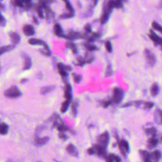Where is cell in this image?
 Masks as SVG:
<instances>
[{"mask_svg": "<svg viewBox=\"0 0 162 162\" xmlns=\"http://www.w3.org/2000/svg\"><path fill=\"white\" fill-rule=\"evenodd\" d=\"M144 56H145L147 64L149 67H153L156 62V58L155 55L151 50L148 49H146L144 50Z\"/></svg>", "mask_w": 162, "mask_h": 162, "instance_id": "cell-1", "label": "cell"}, {"mask_svg": "<svg viewBox=\"0 0 162 162\" xmlns=\"http://www.w3.org/2000/svg\"><path fill=\"white\" fill-rule=\"evenodd\" d=\"M21 94L22 93H21L20 90L17 86H15L9 88L8 89L5 91V95L8 98H15L19 97L21 95Z\"/></svg>", "mask_w": 162, "mask_h": 162, "instance_id": "cell-2", "label": "cell"}, {"mask_svg": "<svg viewBox=\"0 0 162 162\" xmlns=\"http://www.w3.org/2000/svg\"><path fill=\"white\" fill-rule=\"evenodd\" d=\"M124 97V92L120 88L116 87L113 89V96L112 101L113 103H120Z\"/></svg>", "mask_w": 162, "mask_h": 162, "instance_id": "cell-3", "label": "cell"}, {"mask_svg": "<svg viewBox=\"0 0 162 162\" xmlns=\"http://www.w3.org/2000/svg\"><path fill=\"white\" fill-rule=\"evenodd\" d=\"M57 68H58L60 74L62 77L63 80H65V79L68 77V74L67 72L70 71L72 70V67H70V66L65 65L63 63H58L57 64Z\"/></svg>", "mask_w": 162, "mask_h": 162, "instance_id": "cell-4", "label": "cell"}, {"mask_svg": "<svg viewBox=\"0 0 162 162\" xmlns=\"http://www.w3.org/2000/svg\"><path fill=\"white\" fill-rule=\"evenodd\" d=\"M109 140H110V135H109L108 132L106 131L105 132H104L98 137V144L104 147V148H107L109 143Z\"/></svg>", "mask_w": 162, "mask_h": 162, "instance_id": "cell-5", "label": "cell"}, {"mask_svg": "<svg viewBox=\"0 0 162 162\" xmlns=\"http://www.w3.org/2000/svg\"><path fill=\"white\" fill-rule=\"evenodd\" d=\"M119 143V146L120 151L123 156H125V153H129L130 152V146L128 142L125 139H121L120 141L118 140Z\"/></svg>", "mask_w": 162, "mask_h": 162, "instance_id": "cell-6", "label": "cell"}, {"mask_svg": "<svg viewBox=\"0 0 162 162\" xmlns=\"http://www.w3.org/2000/svg\"><path fill=\"white\" fill-rule=\"evenodd\" d=\"M93 148L96 151V154H97L99 157L102 158H106L107 156V148L99 145V144H95L93 146Z\"/></svg>", "mask_w": 162, "mask_h": 162, "instance_id": "cell-7", "label": "cell"}, {"mask_svg": "<svg viewBox=\"0 0 162 162\" xmlns=\"http://www.w3.org/2000/svg\"><path fill=\"white\" fill-rule=\"evenodd\" d=\"M149 38L153 41L155 45L158 46L160 45L161 47H162V38L159 37L157 34H155L152 30H150V34H149Z\"/></svg>", "mask_w": 162, "mask_h": 162, "instance_id": "cell-8", "label": "cell"}, {"mask_svg": "<svg viewBox=\"0 0 162 162\" xmlns=\"http://www.w3.org/2000/svg\"><path fill=\"white\" fill-rule=\"evenodd\" d=\"M63 38H65V39H68V41H72V40H74V39H79V38H84V36H82L81 34H80L79 32L71 31V32H69L68 35L63 36Z\"/></svg>", "mask_w": 162, "mask_h": 162, "instance_id": "cell-9", "label": "cell"}, {"mask_svg": "<svg viewBox=\"0 0 162 162\" xmlns=\"http://www.w3.org/2000/svg\"><path fill=\"white\" fill-rule=\"evenodd\" d=\"M67 151L72 156H74V157H79V152H78L77 149L76 147L72 144H70L67 146Z\"/></svg>", "mask_w": 162, "mask_h": 162, "instance_id": "cell-10", "label": "cell"}, {"mask_svg": "<svg viewBox=\"0 0 162 162\" xmlns=\"http://www.w3.org/2000/svg\"><path fill=\"white\" fill-rule=\"evenodd\" d=\"M158 144V140L155 137H152L148 139V142H147V147L149 149H152L156 148Z\"/></svg>", "mask_w": 162, "mask_h": 162, "instance_id": "cell-11", "label": "cell"}, {"mask_svg": "<svg viewBox=\"0 0 162 162\" xmlns=\"http://www.w3.org/2000/svg\"><path fill=\"white\" fill-rule=\"evenodd\" d=\"M23 32L24 34H26L27 36H33L35 34V30L34 27L30 25H26L23 28Z\"/></svg>", "mask_w": 162, "mask_h": 162, "instance_id": "cell-12", "label": "cell"}, {"mask_svg": "<svg viewBox=\"0 0 162 162\" xmlns=\"http://www.w3.org/2000/svg\"><path fill=\"white\" fill-rule=\"evenodd\" d=\"M162 157V153L159 150H155V151H153L151 153V161H158Z\"/></svg>", "mask_w": 162, "mask_h": 162, "instance_id": "cell-13", "label": "cell"}, {"mask_svg": "<svg viewBox=\"0 0 162 162\" xmlns=\"http://www.w3.org/2000/svg\"><path fill=\"white\" fill-rule=\"evenodd\" d=\"M64 96L66 99H72V86L70 84H66L65 89Z\"/></svg>", "mask_w": 162, "mask_h": 162, "instance_id": "cell-14", "label": "cell"}, {"mask_svg": "<svg viewBox=\"0 0 162 162\" xmlns=\"http://www.w3.org/2000/svg\"><path fill=\"white\" fill-rule=\"evenodd\" d=\"M139 153H140L143 161L146 162L151 161V153H149L147 151H144V150H140Z\"/></svg>", "mask_w": 162, "mask_h": 162, "instance_id": "cell-15", "label": "cell"}, {"mask_svg": "<svg viewBox=\"0 0 162 162\" xmlns=\"http://www.w3.org/2000/svg\"><path fill=\"white\" fill-rule=\"evenodd\" d=\"M50 141V138L48 137H44L42 138L36 137L35 139V144L37 146H43L46 144Z\"/></svg>", "mask_w": 162, "mask_h": 162, "instance_id": "cell-16", "label": "cell"}, {"mask_svg": "<svg viewBox=\"0 0 162 162\" xmlns=\"http://www.w3.org/2000/svg\"><path fill=\"white\" fill-rule=\"evenodd\" d=\"M10 39H11V42L14 44H17L19 43L20 41V37L18 35L17 33L16 32H11L10 34Z\"/></svg>", "mask_w": 162, "mask_h": 162, "instance_id": "cell-17", "label": "cell"}, {"mask_svg": "<svg viewBox=\"0 0 162 162\" xmlns=\"http://www.w3.org/2000/svg\"><path fill=\"white\" fill-rule=\"evenodd\" d=\"M55 88L56 86H54V85H52V86H44V87H42V88L41 89V93L43 95H46V94L49 93V92L53 91V90L55 89Z\"/></svg>", "mask_w": 162, "mask_h": 162, "instance_id": "cell-18", "label": "cell"}, {"mask_svg": "<svg viewBox=\"0 0 162 162\" xmlns=\"http://www.w3.org/2000/svg\"><path fill=\"white\" fill-rule=\"evenodd\" d=\"M54 34L57 36L59 37H63V32L62 30V27H61L60 25L58 24H56L54 26Z\"/></svg>", "mask_w": 162, "mask_h": 162, "instance_id": "cell-19", "label": "cell"}, {"mask_svg": "<svg viewBox=\"0 0 162 162\" xmlns=\"http://www.w3.org/2000/svg\"><path fill=\"white\" fill-rule=\"evenodd\" d=\"M160 88L157 83H154L151 87V94L153 96H156L159 93Z\"/></svg>", "mask_w": 162, "mask_h": 162, "instance_id": "cell-20", "label": "cell"}, {"mask_svg": "<svg viewBox=\"0 0 162 162\" xmlns=\"http://www.w3.org/2000/svg\"><path fill=\"white\" fill-rule=\"evenodd\" d=\"M72 99H66V100L63 102L62 104V107H61V111L62 113H65L67 111V110L69 106H70V103H71Z\"/></svg>", "mask_w": 162, "mask_h": 162, "instance_id": "cell-21", "label": "cell"}, {"mask_svg": "<svg viewBox=\"0 0 162 162\" xmlns=\"http://www.w3.org/2000/svg\"><path fill=\"white\" fill-rule=\"evenodd\" d=\"M31 65H32L31 59H30L29 57L26 56V58H25L24 62L23 70H29V69H30V67H31Z\"/></svg>", "mask_w": 162, "mask_h": 162, "instance_id": "cell-22", "label": "cell"}, {"mask_svg": "<svg viewBox=\"0 0 162 162\" xmlns=\"http://www.w3.org/2000/svg\"><path fill=\"white\" fill-rule=\"evenodd\" d=\"M145 133L148 135H151L152 137H156V133H157V130L155 127L147 128L145 129Z\"/></svg>", "mask_w": 162, "mask_h": 162, "instance_id": "cell-23", "label": "cell"}, {"mask_svg": "<svg viewBox=\"0 0 162 162\" xmlns=\"http://www.w3.org/2000/svg\"><path fill=\"white\" fill-rule=\"evenodd\" d=\"M110 14H111V12L108 11L107 9L105 10L104 14H103V15H102L101 17V23L102 24H105L108 21Z\"/></svg>", "mask_w": 162, "mask_h": 162, "instance_id": "cell-24", "label": "cell"}, {"mask_svg": "<svg viewBox=\"0 0 162 162\" xmlns=\"http://www.w3.org/2000/svg\"><path fill=\"white\" fill-rule=\"evenodd\" d=\"M66 46L67 48H68L71 49L72 51V52L74 54L77 53V49L75 44L73 42H72V41H67L66 42Z\"/></svg>", "mask_w": 162, "mask_h": 162, "instance_id": "cell-25", "label": "cell"}, {"mask_svg": "<svg viewBox=\"0 0 162 162\" xmlns=\"http://www.w3.org/2000/svg\"><path fill=\"white\" fill-rule=\"evenodd\" d=\"M1 129H0V133L1 135H5L8 133L9 129V127L6 123H1Z\"/></svg>", "mask_w": 162, "mask_h": 162, "instance_id": "cell-26", "label": "cell"}, {"mask_svg": "<svg viewBox=\"0 0 162 162\" xmlns=\"http://www.w3.org/2000/svg\"><path fill=\"white\" fill-rule=\"evenodd\" d=\"M155 117L156 121L162 124V111L160 109H157L156 110Z\"/></svg>", "mask_w": 162, "mask_h": 162, "instance_id": "cell-27", "label": "cell"}, {"mask_svg": "<svg viewBox=\"0 0 162 162\" xmlns=\"http://www.w3.org/2000/svg\"><path fill=\"white\" fill-rule=\"evenodd\" d=\"M29 43L30 44L32 45H44L46 44V42H44L43 41L40 40V39H30L29 40Z\"/></svg>", "mask_w": 162, "mask_h": 162, "instance_id": "cell-28", "label": "cell"}, {"mask_svg": "<svg viewBox=\"0 0 162 162\" xmlns=\"http://www.w3.org/2000/svg\"><path fill=\"white\" fill-rule=\"evenodd\" d=\"M79 106V101L75 100L73 102L72 105V113L74 116H76L77 114V108Z\"/></svg>", "mask_w": 162, "mask_h": 162, "instance_id": "cell-29", "label": "cell"}, {"mask_svg": "<svg viewBox=\"0 0 162 162\" xmlns=\"http://www.w3.org/2000/svg\"><path fill=\"white\" fill-rule=\"evenodd\" d=\"M15 44L14 45H8V46H4L1 48V54H3L4 53L8 52L9 51H11V50L14 49Z\"/></svg>", "mask_w": 162, "mask_h": 162, "instance_id": "cell-30", "label": "cell"}, {"mask_svg": "<svg viewBox=\"0 0 162 162\" xmlns=\"http://www.w3.org/2000/svg\"><path fill=\"white\" fill-rule=\"evenodd\" d=\"M84 60L85 61H86V63H91L94 60V56L92 55V54H91L90 53H86V54H85Z\"/></svg>", "mask_w": 162, "mask_h": 162, "instance_id": "cell-31", "label": "cell"}, {"mask_svg": "<svg viewBox=\"0 0 162 162\" xmlns=\"http://www.w3.org/2000/svg\"><path fill=\"white\" fill-rule=\"evenodd\" d=\"M56 128L58 131H60V132H65V131H67L68 130V128L67 126L66 125H65L63 122L60 123V124L57 126Z\"/></svg>", "mask_w": 162, "mask_h": 162, "instance_id": "cell-32", "label": "cell"}, {"mask_svg": "<svg viewBox=\"0 0 162 162\" xmlns=\"http://www.w3.org/2000/svg\"><path fill=\"white\" fill-rule=\"evenodd\" d=\"M85 48L87 49V50H88L89 51H96V50H98V48L96 46H95V44H92L91 43H86L85 44Z\"/></svg>", "mask_w": 162, "mask_h": 162, "instance_id": "cell-33", "label": "cell"}, {"mask_svg": "<svg viewBox=\"0 0 162 162\" xmlns=\"http://www.w3.org/2000/svg\"><path fill=\"white\" fill-rule=\"evenodd\" d=\"M100 36V34H98V33H93L92 36H91L89 37V38H87V41L89 42H93V41H95V40L98 39V38H99Z\"/></svg>", "mask_w": 162, "mask_h": 162, "instance_id": "cell-34", "label": "cell"}, {"mask_svg": "<svg viewBox=\"0 0 162 162\" xmlns=\"http://www.w3.org/2000/svg\"><path fill=\"white\" fill-rule=\"evenodd\" d=\"M152 27L155 30H158L160 32H161L162 34V26H160V24L157 23L156 22H153L152 23Z\"/></svg>", "mask_w": 162, "mask_h": 162, "instance_id": "cell-35", "label": "cell"}, {"mask_svg": "<svg viewBox=\"0 0 162 162\" xmlns=\"http://www.w3.org/2000/svg\"><path fill=\"white\" fill-rule=\"evenodd\" d=\"M143 104H144V108L146 110H150L155 105V104L152 102H144Z\"/></svg>", "mask_w": 162, "mask_h": 162, "instance_id": "cell-36", "label": "cell"}, {"mask_svg": "<svg viewBox=\"0 0 162 162\" xmlns=\"http://www.w3.org/2000/svg\"><path fill=\"white\" fill-rule=\"evenodd\" d=\"M77 65L79 66H80V67H82V66L86 63V61H85L84 58H82V57H79V58H77Z\"/></svg>", "mask_w": 162, "mask_h": 162, "instance_id": "cell-37", "label": "cell"}, {"mask_svg": "<svg viewBox=\"0 0 162 162\" xmlns=\"http://www.w3.org/2000/svg\"><path fill=\"white\" fill-rule=\"evenodd\" d=\"M115 155L114 154H109L108 155H107V157H106L105 160L109 162H112L115 161Z\"/></svg>", "mask_w": 162, "mask_h": 162, "instance_id": "cell-38", "label": "cell"}, {"mask_svg": "<svg viewBox=\"0 0 162 162\" xmlns=\"http://www.w3.org/2000/svg\"><path fill=\"white\" fill-rule=\"evenodd\" d=\"M73 78H74V82L75 83H79L81 80V75H77V74H73Z\"/></svg>", "mask_w": 162, "mask_h": 162, "instance_id": "cell-39", "label": "cell"}, {"mask_svg": "<svg viewBox=\"0 0 162 162\" xmlns=\"http://www.w3.org/2000/svg\"><path fill=\"white\" fill-rule=\"evenodd\" d=\"M105 46H106V49L108 51V52L111 53L112 51V46H111V43L110 42V41H107L105 43Z\"/></svg>", "mask_w": 162, "mask_h": 162, "instance_id": "cell-40", "label": "cell"}, {"mask_svg": "<svg viewBox=\"0 0 162 162\" xmlns=\"http://www.w3.org/2000/svg\"><path fill=\"white\" fill-rule=\"evenodd\" d=\"M106 71H107L106 72V76L109 77L112 75V68H111V65H108Z\"/></svg>", "mask_w": 162, "mask_h": 162, "instance_id": "cell-41", "label": "cell"}, {"mask_svg": "<svg viewBox=\"0 0 162 162\" xmlns=\"http://www.w3.org/2000/svg\"><path fill=\"white\" fill-rule=\"evenodd\" d=\"M74 12H70L69 14H63L62 15L60 16V18H71L74 16Z\"/></svg>", "mask_w": 162, "mask_h": 162, "instance_id": "cell-42", "label": "cell"}, {"mask_svg": "<svg viewBox=\"0 0 162 162\" xmlns=\"http://www.w3.org/2000/svg\"><path fill=\"white\" fill-rule=\"evenodd\" d=\"M66 3V6H67V9L70 11V12H74V9H73L72 6L71 4L69 3V1L68 0H64Z\"/></svg>", "mask_w": 162, "mask_h": 162, "instance_id": "cell-43", "label": "cell"}, {"mask_svg": "<svg viewBox=\"0 0 162 162\" xmlns=\"http://www.w3.org/2000/svg\"><path fill=\"white\" fill-rule=\"evenodd\" d=\"M122 6V1L121 0H117L115 2H114V6L117 7V8H120Z\"/></svg>", "mask_w": 162, "mask_h": 162, "instance_id": "cell-44", "label": "cell"}, {"mask_svg": "<svg viewBox=\"0 0 162 162\" xmlns=\"http://www.w3.org/2000/svg\"><path fill=\"white\" fill-rule=\"evenodd\" d=\"M87 153L90 155H95V154H96V151L95 149H94L93 147L91 148H89L88 149H87Z\"/></svg>", "mask_w": 162, "mask_h": 162, "instance_id": "cell-45", "label": "cell"}, {"mask_svg": "<svg viewBox=\"0 0 162 162\" xmlns=\"http://www.w3.org/2000/svg\"><path fill=\"white\" fill-rule=\"evenodd\" d=\"M113 102L112 99L111 100H108V101H106L103 102V107H105V108H107V107H108L109 105H110V104H111V103Z\"/></svg>", "mask_w": 162, "mask_h": 162, "instance_id": "cell-46", "label": "cell"}, {"mask_svg": "<svg viewBox=\"0 0 162 162\" xmlns=\"http://www.w3.org/2000/svg\"><path fill=\"white\" fill-rule=\"evenodd\" d=\"M59 137L64 141L67 140V139H68V137L67 136V135L65 134H63L62 132H61V133L59 134Z\"/></svg>", "mask_w": 162, "mask_h": 162, "instance_id": "cell-47", "label": "cell"}, {"mask_svg": "<svg viewBox=\"0 0 162 162\" xmlns=\"http://www.w3.org/2000/svg\"><path fill=\"white\" fill-rule=\"evenodd\" d=\"M38 14L40 18H44V15H43V13H42V9L41 8V7H39V8L38 9Z\"/></svg>", "mask_w": 162, "mask_h": 162, "instance_id": "cell-48", "label": "cell"}, {"mask_svg": "<svg viewBox=\"0 0 162 162\" xmlns=\"http://www.w3.org/2000/svg\"><path fill=\"white\" fill-rule=\"evenodd\" d=\"M91 27L89 24H87L85 26V30L86 31V32L87 33H90L91 32Z\"/></svg>", "mask_w": 162, "mask_h": 162, "instance_id": "cell-49", "label": "cell"}, {"mask_svg": "<svg viewBox=\"0 0 162 162\" xmlns=\"http://www.w3.org/2000/svg\"><path fill=\"white\" fill-rule=\"evenodd\" d=\"M1 26H5V24H6V21H5V19L4 18V17H3V16H1Z\"/></svg>", "mask_w": 162, "mask_h": 162, "instance_id": "cell-50", "label": "cell"}, {"mask_svg": "<svg viewBox=\"0 0 162 162\" xmlns=\"http://www.w3.org/2000/svg\"><path fill=\"white\" fill-rule=\"evenodd\" d=\"M121 160H122V159L120 158L119 157V156H116V155H115V161L120 162V161H121Z\"/></svg>", "mask_w": 162, "mask_h": 162, "instance_id": "cell-51", "label": "cell"}, {"mask_svg": "<svg viewBox=\"0 0 162 162\" xmlns=\"http://www.w3.org/2000/svg\"><path fill=\"white\" fill-rule=\"evenodd\" d=\"M132 104H133V103H126V104L123 105V107H131V105H132Z\"/></svg>", "mask_w": 162, "mask_h": 162, "instance_id": "cell-52", "label": "cell"}, {"mask_svg": "<svg viewBox=\"0 0 162 162\" xmlns=\"http://www.w3.org/2000/svg\"><path fill=\"white\" fill-rule=\"evenodd\" d=\"M27 80H28V79H23L20 80V83L24 84V83H25V82H27Z\"/></svg>", "mask_w": 162, "mask_h": 162, "instance_id": "cell-53", "label": "cell"}, {"mask_svg": "<svg viewBox=\"0 0 162 162\" xmlns=\"http://www.w3.org/2000/svg\"><path fill=\"white\" fill-rule=\"evenodd\" d=\"M33 20H34V22H35L36 24H38V20L36 19V18H35V17H33Z\"/></svg>", "mask_w": 162, "mask_h": 162, "instance_id": "cell-54", "label": "cell"}, {"mask_svg": "<svg viewBox=\"0 0 162 162\" xmlns=\"http://www.w3.org/2000/svg\"><path fill=\"white\" fill-rule=\"evenodd\" d=\"M160 8H162V0H161V2H160Z\"/></svg>", "mask_w": 162, "mask_h": 162, "instance_id": "cell-55", "label": "cell"}, {"mask_svg": "<svg viewBox=\"0 0 162 162\" xmlns=\"http://www.w3.org/2000/svg\"><path fill=\"white\" fill-rule=\"evenodd\" d=\"M161 140L162 141V136H161Z\"/></svg>", "mask_w": 162, "mask_h": 162, "instance_id": "cell-56", "label": "cell"}]
</instances>
